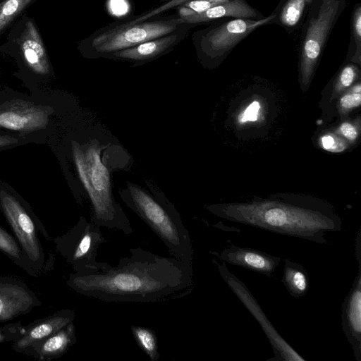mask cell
I'll use <instances>...</instances> for the list:
<instances>
[{"instance_id":"obj_1","label":"cell","mask_w":361,"mask_h":361,"mask_svg":"<svg viewBox=\"0 0 361 361\" xmlns=\"http://www.w3.org/2000/svg\"><path fill=\"white\" fill-rule=\"evenodd\" d=\"M114 267L72 273L66 285L75 293L104 302H160L179 299L195 288L191 263L159 256L140 247L129 250Z\"/></svg>"},{"instance_id":"obj_2","label":"cell","mask_w":361,"mask_h":361,"mask_svg":"<svg viewBox=\"0 0 361 361\" xmlns=\"http://www.w3.org/2000/svg\"><path fill=\"white\" fill-rule=\"evenodd\" d=\"M71 154L77 182L76 195L82 204L85 197L90 221L99 227L133 232L129 219L113 193V174L132 171L134 159L118 140L92 116L88 124L71 140Z\"/></svg>"},{"instance_id":"obj_3","label":"cell","mask_w":361,"mask_h":361,"mask_svg":"<svg viewBox=\"0 0 361 361\" xmlns=\"http://www.w3.org/2000/svg\"><path fill=\"white\" fill-rule=\"evenodd\" d=\"M220 218L276 233L326 245L325 233L342 229L329 203L310 197L274 195L250 201L204 205Z\"/></svg>"},{"instance_id":"obj_4","label":"cell","mask_w":361,"mask_h":361,"mask_svg":"<svg viewBox=\"0 0 361 361\" xmlns=\"http://www.w3.org/2000/svg\"><path fill=\"white\" fill-rule=\"evenodd\" d=\"M149 190L126 181L118 190L123 203L159 238L177 259L191 263L194 250L179 212L154 180L145 177Z\"/></svg>"},{"instance_id":"obj_5","label":"cell","mask_w":361,"mask_h":361,"mask_svg":"<svg viewBox=\"0 0 361 361\" xmlns=\"http://www.w3.org/2000/svg\"><path fill=\"white\" fill-rule=\"evenodd\" d=\"M187 24L178 15L157 16L137 23L114 22L82 40L78 49L85 58L104 59L113 52L173 32Z\"/></svg>"},{"instance_id":"obj_6","label":"cell","mask_w":361,"mask_h":361,"mask_svg":"<svg viewBox=\"0 0 361 361\" xmlns=\"http://www.w3.org/2000/svg\"><path fill=\"white\" fill-rule=\"evenodd\" d=\"M0 211L11 228L14 237L39 276L47 271L45 254L39 234L46 240L51 238L29 204L11 190L0 186Z\"/></svg>"},{"instance_id":"obj_7","label":"cell","mask_w":361,"mask_h":361,"mask_svg":"<svg viewBox=\"0 0 361 361\" xmlns=\"http://www.w3.org/2000/svg\"><path fill=\"white\" fill-rule=\"evenodd\" d=\"M51 240L56 252L77 274L101 270L106 263L97 261V250L106 241L100 227L83 216L67 232Z\"/></svg>"},{"instance_id":"obj_8","label":"cell","mask_w":361,"mask_h":361,"mask_svg":"<svg viewBox=\"0 0 361 361\" xmlns=\"http://www.w3.org/2000/svg\"><path fill=\"white\" fill-rule=\"evenodd\" d=\"M274 17L272 15L258 20L235 18L195 32L192 39L198 59L204 66L212 67L243 39Z\"/></svg>"},{"instance_id":"obj_9","label":"cell","mask_w":361,"mask_h":361,"mask_svg":"<svg viewBox=\"0 0 361 361\" xmlns=\"http://www.w3.org/2000/svg\"><path fill=\"white\" fill-rule=\"evenodd\" d=\"M345 0H322L317 16L309 23L303 40L300 59V83L307 89L314 69L334 23Z\"/></svg>"},{"instance_id":"obj_10","label":"cell","mask_w":361,"mask_h":361,"mask_svg":"<svg viewBox=\"0 0 361 361\" xmlns=\"http://www.w3.org/2000/svg\"><path fill=\"white\" fill-rule=\"evenodd\" d=\"M213 262L217 265L220 275L226 283L258 322L269 339L274 355L268 360L305 361V358L298 353L279 334L245 284L230 272L224 263H219L216 260Z\"/></svg>"},{"instance_id":"obj_11","label":"cell","mask_w":361,"mask_h":361,"mask_svg":"<svg viewBox=\"0 0 361 361\" xmlns=\"http://www.w3.org/2000/svg\"><path fill=\"white\" fill-rule=\"evenodd\" d=\"M53 109L47 106L14 99L0 104V130L20 135L39 132L49 125Z\"/></svg>"},{"instance_id":"obj_12","label":"cell","mask_w":361,"mask_h":361,"mask_svg":"<svg viewBox=\"0 0 361 361\" xmlns=\"http://www.w3.org/2000/svg\"><path fill=\"white\" fill-rule=\"evenodd\" d=\"M194 25L188 23L173 32L113 52L104 59L128 62L133 67L146 64L173 51L186 37L190 29Z\"/></svg>"},{"instance_id":"obj_13","label":"cell","mask_w":361,"mask_h":361,"mask_svg":"<svg viewBox=\"0 0 361 361\" xmlns=\"http://www.w3.org/2000/svg\"><path fill=\"white\" fill-rule=\"evenodd\" d=\"M41 304L36 294L20 279L0 276V322L26 314Z\"/></svg>"},{"instance_id":"obj_14","label":"cell","mask_w":361,"mask_h":361,"mask_svg":"<svg viewBox=\"0 0 361 361\" xmlns=\"http://www.w3.org/2000/svg\"><path fill=\"white\" fill-rule=\"evenodd\" d=\"M358 271L341 306V324L357 361H361V256H356Z\"/></svg>"},{"instance_id":"obj_15","label":"cell","mask_w":361,"mask_h":361,"mask_svg":"<svg viewBox=\"0 0 361 361\" xmlns=\"http://www.w3.org/2000/svg\"><path fill=\"white\" fill-rule=\"evenodd\" d=\"M75 318V312L73 310L63 309L44 318L35 320L25 326L24 333L11 343V348L14 351L23 353L34 343L73 322Z\"/></svg>"},{"instance_id":"obj_16","label":"cell","mask_w":361,"mask_h":361,"mask_svg":"<svg viewBox=\"0 0 361 361\" xmlns=\"http://www.w3.org/2000/svg\"><path fill=\"white\" fill-rule=\"evenodd\" d=\"M221 260L235 266L270 276L281 262L279 257L250 247L233 244L225 247L219 254Z\"/></svg>"},{"instance_id":"obj_17","label":"cell","mask_w":361,"mask_h":361,"mask_svg":"<svg viewBox=\"0 0 361 361\" xmlns=\"http://www.w3.org/2000/svg\"><path fill=\"white\" fill-rule=\"evenodd\" d=\"M19 49L27 66L33 73L45 75L51 73V66L44 44L34 23H25L19 40Z\"/></svg>"},{"instance_id":"obj_18","label":"cell","mask_w":361,"mask_h":361,"mask_svg":"<svg viewBox=\"0 0 361 361\" xmlns=\"http://www.w3.org/2000/svg\"><path fill=\"white\" fill-rule=\"evenodd\" d=\"M76 341L75 326L73 322L28 347L23 353L39 361H49L63 355Z\"/></svg>"},{"instance_id":"obj_19","label":"cell","mask_w":361,"mask_h":361,"mask_svg":"<svg viewBox=\"0 0 361 361\" xmlns=\"http://www.w3.org/2000/svg\"><path fill=\"white\" fill-rule=\"evenodd\" d=\"M224 17L255 18V20L258 18V13L243 0H230L228 2L214 6L202 13L186 16L182 19L186 23L197 25Z\"/></svg>"},{"instance_id":"obj_20","label":"cell","mask_w":361,"mask_h":361,"mask_svg":"<svg viewBox=\"0 0 361 361\" xmlns=\"http://www.w3.org/2000/svg\"><path fill=\"white\" fill-rule=\"evenodd\" d=\"M282 282L289 294L295 298L305 296L310 288L309 275L305 267L289 259H284Z\"/></svg>"},{"instance_id":"obj_21","label":"cell","mask_w":361,"mask_h":361,"mask_svg":"<svg viewBox=\"0 0 361 361\" xmlns=\"http://www.w3.org/2000/svg\"><path fill=\"white\" fill-rule=\"evenodd\" d=\"M0 251L29 275L33 277H38L16 238L1 224Z\"/></svg>"},{"instance_id":"obj_22","label":"cell","mask_w":361,"mask_h":361,"mask_svg":"<svg viewBox=\"0 0 361 361\" xmlns=\"http://www.w3.org/2000/svg\"><path fill=\"white\" fill-rule=\"evenodd\" d=\"M130 329L140 348L151 361H158L161 355L159 352L155 332L149 328L135 325H131Z\"/></svg>"},{"instance_id":"obj_23","label":"cell","mask_w":361,"mask_h":361,"mask_svg":"<svg viewBox=\"0 0 361 361\" xmlns=\"http://www.w3.org/2000/svg\"><path fill=\"white\" fill-rule=\"evenodd\" d=\"M35 0H4L0 4V35Z\"/></svg>"},{"instance_id":"obj_24","label":"cell","mask_w":361,"mask_h":361,"mask_svg":"<svg viewBox=\"0 0 361 361\" xmlns=\"http://www.w3.org/2000/svg\"><path fill=\"white\" fill-rule=\"evenodd\" d=\"M312 0H288L280 14L281 23L286 27H293L300 20L305 6Z\"/></svg>"},{"instance_id":"obj_25","label":"cell","mask_w":361,"mask_h":361,"mask_svg":"<svg viewBox=\"0 0 361 361\" xmlns=\"http://www.w3.org/2000/svg\"><path fill=\"white\" fill-rule=\"evenodd\" d=\"M230 0H191L178 6L177 15L180 18L202 13L207 9Z\"/></svg>"},{"instance_id":"obj_26","label":"cell","mask_w":361,"mask_h":361,"mask_svg":"<svg viewBox=\"0 0 361 361\" xmlns=\"http://www.w3.org/2000/svg\"><path fill=\"white\" fill-rule=\"evenodd\" d=\"M361 85L360 82L348 90L339 99L338 108L341 115H345L360 106Z\"/></svg>"},{"instance_id":"obj_27","label":"cell","mask_w":361,"mask_h":361,"mask_svg":"<svg viewBox=\"0 0 361 361\" xmlns=\"http://www.w3.org/2000/svg\"><path fill=\"white\" fill-rule=\"evenodd\" d=\"M357 75L358 69L353 64L345 66L338 77L331 99L335 98L342 92L350 87L357 79Z\"/></svg>"},{"instance_id":"obj_28","label":"cell","mask_w":361,"mask_h":361,"mask_svg":"<svg viewBox=\"0 0 361 361\" xmlns=\"http://www.w3.org/2000/svg\"><path fill=\"white\" fill-rule=\"evenodd\" d=\"M321 147L326 151L340 152L348 147L347 142L337 133H327L319 138Z\"/></svg>"},{"instance_id":"obj_29","label":"cell","mask_w":361,"mask_h":361,"mask_svg":"<svg viewBox=\"0 0 361 361\" xmlns=\"http://www.w3.org/2000/svg\"><path fill=\"white\" fill-rule=\"evenodd\" d=\"M260 111V102L258 100L252 101L237 115V123L239 126H243L247 123L257 121L259 119Z\"/></svg>"},{"instance_id":"obj_30","label":"cell","mask_w":361,"mask_h":361,"mask_svg":"<svg viewBox=\"0 0 361 361\" xmlns=\"http://www.w3.org/2000/svg\"><path fill=\"white\" fill-rule=\"evenodd\" d=\"M25 331V326L19 321L0 326V344L13 342Z\"/></svg>"},{"instance_id":"obj_31","label":"cell","mask_w":361,"mask_h":361,"mask_svg":"<svg viewBox=\"0 0 361 361\" xmlns=\"http://www.w3.org/2000/svg\"><path fill=\"white\" fill-rule=\"evenodd\" d=\"M359 126L355 123L345 121L343 122L336 130V133L348 140L353 142L357 138L359 135Z\"/></svg>"},{"instance_id":"obj_32","label":"cell","mask_w":361,"mask_h":361,"mask_svg":"<svg viewBox=\"0 0 361 361\" xmlns=\"http://www.w3.org/2000/svg\"><path fill=\"white\" fill-rule=\"evenodd\" d=\"M26 136L0 130V151L15 147L22 143Z\"/></svg>"},{"instance_id":"obj_33","label":"cell","mask_w":361,"mask_h":361,"mask_svg":"<svg viewBox=\"0 0 361 361\" xmlns=\"http://www.w3.org/2000/svg\"><path fill=\"white\" fill-rule=\"evenodd\" d=\"M353 27L355 39L357 41L358 44L360 42L361 38V7L358 6L354 11Z\"/></svg>"},{"instance_id":"obj_34","label":"cell","mask_w":361,"mask_h":361,"mask_svg":"<svg viewBox=\"0 0 361 361\" xmlns=\"http://www.w3.org/2000/svg\"><path fill=\"white\" fill-rule=\"evenodd\" d=\"M160 1L163 2V3H166V2H168L171 0H159Z\"/></svg>"}]
</instances>
